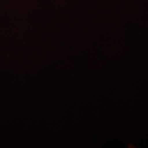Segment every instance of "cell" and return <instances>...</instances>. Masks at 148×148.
I'll list each match as a JSON object with an SVG mask.
<instances>
[]
</instances>
